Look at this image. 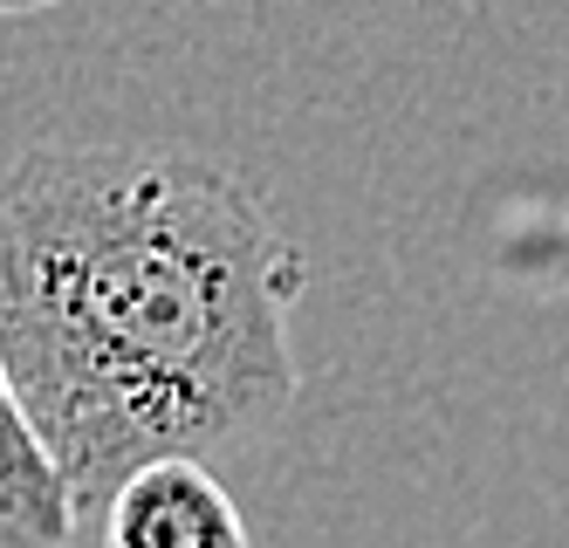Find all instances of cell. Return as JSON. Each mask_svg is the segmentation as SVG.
I'll list each match as a JSON object with an SVG mask.
<instances>
[{"label":"cell","mask_w":569,"mask_h":548,"mask_svg":"<svg viewBox=\"0 0 569 548\" xmlns=\"http://www.w3.org/2000/svg\"><path fill=\"white\" fill-rule=\"evenodd\" d=\"M309 261L261 186L166 145H28L0 172V363L76 515L144 459H213L296 405Z\"/></svg>","instance_id":"6da1fadb"},{"label":"cell","mask_w":569,"mask_h":548,"mask_svg":"<svg viewBox=\"0 0 569 548\" xmlns=\"http://www.w3.org/2000/svg\"><path fill=\"white\" fill-rule=\"evenodd\" d=\"M103 548H254L233 494L192 452L144 459L103 500Z\"/></svg>","instance_id":"7a4b0ae2"},{"label":"cell","mask_w":569,"mask_h":548,"mask_svg":"<svg viewBox=\"0 0 569 548\" xmlns=\"http://www.w3.org/2000/svg\"><path fill=\"white\" fill-rule=\"evenodd\" d=\"M76 521L83 515L69 500V480L56 474L49 446L34 439L8 385V363H0V548H69Z\"/></svg>","instance_id":"3957f363"},{"label":"cell","mask_w":569,"mask_h":548,"mask_svg":"<svg viewBox=\"0 0 569 548\" xmlns=\"http://www.w3.org/2000/svg\"><path fill=\"white\" fill-rule=\"evenodd\" d=\"M42 8H62V0H0V14H42Z\"/></svg>","instance_id":"277c9868"}]
</instances>
